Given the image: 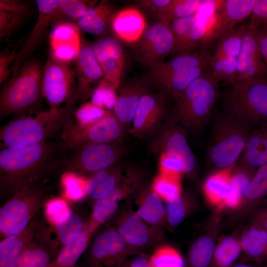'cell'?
<instances>
[{
  "label": "cell",
  "instance_id": "8d00e7d4",
  "mask_svg": "<svg viewBox=\"0 0 267 267\" xmlns=\"http://www.w3.org/2000/svg\"><path fill=\"white\" fill-rule=\"evenodd\" d=\"M256 171L238 165L231 176V189L225 207L236 209L244 201L246 191Z\"/></svg>",
  "mask_w": 267,
  "mask_h": 267
},
{
  "label": "cell",
  "instance_id": "6f0895ef",
  "mask_svg": "<svg viewBox=\"0 0 267 267\" xmlns=\"http://www.w3.org/2000/svg\"><path fill=\"white\" fill-rule=\"evenodd\" d=\"M149 257L141 253L128 258L120 267H151Z\"/></svg>",
  "mask_w": 267,
  "mask_h": 267
},
{
  "label": "cell",
  "instance_id": "c3c4849f",
  "mask_svg": "<svg viewBox=\"0 0 267 267\" xmlns=\"http://www.w3.org/2000/svg\"><path fill=\"white\" fill-rule=\"evenodd\" d=\"M117 89L103 78L98 84L91 96V102L107 110H112L115 103Z\"/></svg>",
  "mask_w": 267,
  "mask_h": 267
},
{
  "label": "cell",
  "instance_id": "94428289",
  "mask_svg": "<svg viewBox=\"0 0 267 267\" xmlns=\"http://www.w3.org/2000/svg\"><path fill=\"white\" fill-rule=\"evenodd\" d=\"M258 40L260 52L266 66L267 76V26L258 31Z\"/></svg>",
  "mask_w": 267,
  "mask_h": 267
},
{
  "label": "cell",
  "instance_id": "9a60e30c",
  "mask_svg": "<svg viewBox=\"0 0 267 267\" xmlns=\"http://www.w3.org/2000/svg\"><path fill=\"white\" fill-rule=\"evenodd\" d=\"M115 229L134 255L156 244L161 239L162 234L160 227L149 224L130 208L119 215Z\"/></svg>",
  "mask_w": 267,
  "mask_h": 267
},
{
  "label": "cell",
  "instance_id": "be15d7a7",
  "mask_svg": "<svg viewBox=\"0 0 267 267\" xmlns=\"http://www.w3.org/2000/svg\"><path fill=\"white\" fill-rule=\"evenodd\" d=\"M231 267H253L252 266L244 263H238L233 265Z\"/></svg>",
  "mask_w": 267,
  "mask_h": 267
},
{
  "label": "cell",
  "instance_id": "ab89813d",
  "mask_svg": "<svg viewBox=\"0 0 267 267\" xmlns=\"http://www.w3.org/2000/svg\"><path fill=\"white\" fill-rule=\"evenodd\" d=\"M247 27V23L241 24L223 36L217 42L215 50L211 55L237 58Z\"/></svg>",
  "mask_w": 267,
  "mask_h": 267
},
{
  "label": "cell",
  "instance_id": "4fadbf2b",
  "mask_svg": "<svg viewBox=\"0 0 267 267\" xmlns=\"http://www.w3.org/2000/svg\"><path fill=\"white\" fill-rule=\"evenodd\" d=\"M151 144L153 153L174 156L182 162L184 174L191 175L197 169V161L187 140V130L169 117Z\"/></svg>",
  "mask_w": 267,
  "mask_h": 267
},
{
  "label": "cell",
  "instance_id": "f6af8a7d",
  "mask_svg": "<svg viewBox=\"0 0 267 267\" xmlns=\"http://www.w3.org/2000/svg\"><path fill=\"white\" fill-rule=\"evenodd\" d=\"M149 258L151 267H184L179 252L169 245L159 246Z\"/></svg>",
  "mask_w": 267,
  "mask_h": 267
},
{
  "label": "cell",
  "instance_id": "5bb4252c",
  "mask_svg": "<svg viewBox=\"0 0 267 267\" xmlns=\"http://www.w3.org/2000/svg\"><path fill=\"white\" fill-rule=\"evenodd\" d=\"M167 97L161 91H146L139 101L129 133L134 137L143 138L156 132L167 114Z\"/></svg>",
  "mask_w": 267,
  "mask_h": 267
},
{
  "label": "cell",
  "instance_id": "9c48e42d",
  "mask_svg": "<svg viewBox=\"0 0 267 267\" xmlns=\"http://www.w3.org/2000/svg\"><path fill=\"white\" fill-rule=\"evenodd\" d=\"M77 84L74 70L68 62L50 54L44 67L42 94L50 109L61 105L74 104L77 100Z\"/></svg>",
  "mask_w": 267,
  "mask_h": 267
},
{
  "label": "cell",
  "instance_id": "7402d4cb",
  "mask_svg": "<svg viewBox=\"0 0 267 267\" xmlns=\"http://www.w3.org/2000/svg\"><path fill=\"white\" fill-rule=\"evenodd\" d=\"M147 26L143 14L134 7L126 8L114 13L110 25L116 38L134 44L139 40Z\"/></svg>",
  "mask_w": 267,
  "mask_h": 267
},
{
  "label": "cell",
  "instance_id": "f907efd6",
  "mask_svg": "<svg viewBox=\"0 0 267 267\" xmlns=\"http://www.w3.org/2000/svg\"><path fill=\"white\" fill-rule=\"evenodd\" d=\"M44 207L45 219L51 226L64 218L71 211L67 202L61 197L46 201Z\"/></svg>",
  "mask_w": 267,
  "mask_h": 267
},
{
  "label": "cell",
  "instance_id": "816d5d0a",
  "mask_svg": "<svg viewBox=\"0 0 267 267\" xmlns=\"http://www.w3.org/2000/svg\"><path fill=\"white\" fill-rule=\"evenodd\" d=\"M27 14L0 9V38L10 36L24 21Z\"/></svg>",
  "mask_w": 267,
  "mask_h": 267
},
{
  "label": "cell",
  "instance_id": "680465c9",
  "mask_svg": "<svg viewBox=\"0 0 267 267\" xmlns=\"http://www.w3.org/2000/svg\"><path fill=\"white\" fill-rule=\"evenodd\" d=\"M171 1V0H138L137 2L143 8L156 16Z\"/></svg>",
  "mask_w": 267,
  "mask_h": 267
},
{
  "label": "cell",
  "instance_id": "83f0119b",
  "mask_svg": "<svg viewBox=\"0 0 267 267\" xmlns=\"http://www.w3.org/2000/svg\"><path fill=\"white\" fill-rule=\"evenodd\" d=\"M208 69L209 65L197 66L156 79L150 82L168 97L176 100L190 84Z\"/></svg>",
  "mask_w": 267,
  "mask_h": 267
},
{
  "label": "cell",
  "instance_id": "30bf717a",
  "mask_svg": "<svg viewBox=\"0 0 267 267\" xmlns=\"http://www.w3.org/2000/svg\"><path fill=\"white\" fill-rule=\"evenodd\" d=\"M66 166V172L91 175L119 163L125 153L121 141L92 144L75 150Z\"/></svg>",
  "mask_w": 267,
  "mask_h": 267
},
{
  "label": "cell",
  "instance_id": "ba28073f",
  "mask_svg": "<svg viewBox=\"0 0 267 267\" xmlns=\"http://www.w3.org/2000/svg\"><path fill=\"white\" fill-rule=\"evenodd\" d=\"M125 129L112 110L89 125H80L71 119L61 130L60 149L76 150L92 144L121 141Z\"/></svg>",
  "mask_w": 267,
  "mask_h": 267
},
{
  "label": "cell",
  "instance_id": "681fc988",
  "mask_svg": "<svg viewBox=\"0 0 267 267\" xmlns=\"http://www.w3.org/2000/svg\"><path fill=\"white\" fill-rule=\"evenodd\" d=\"M92 102H85L73 112L75 121L82 126L94 124L101 119L109 111Z\"/></svg>",
  "mask_w": 267,
  "mask_h": 267
},
{
  "label": "cell",
  "instance_id": "8992f818",
  "mask_svg": "<svg viewBox=\"0 0 267 267\" xmlns=\"http://www.w3.org/2000/svg\"><path fill=\"white\" fill-rule=\"evenodd\" d=\"M44 67L35 60L25 62L2 88L0 117L22 115L33 108L42 94Z\"/></svg>",
  "mask_w": 267,
  "mask_h": 267
},
{
  "label": "cell",
  "instance_id": "3957f363",
  "mask_svg": "<svg viewBox=\"0 0 267 267\" xmlns=\"http://www.w3.org/2000/svg\"><path fill=\"white\" fill-rule=\"evenodd\" d=\"M220 83L209 69L205 71L176 100L170 117L187 131H201L219 96Z\"/></svg>",
  "mask_w": 267,
  "mask_h": 267
},
{
  "label": "cell",
  "instance_id": "7bdbcfd3",
  "mask_svg": "<svg viewBox=\"0 0 267 267\" xmlns=\"http://www.w3.org/2000/svg\"><path fill=\"white\" fill-rule=\"evenodd\" d=\"M151 187L165 203L174 200L182 193L180 177L160 172L154 178Z\"/></svg>",
  "mask_w": 267,
  "mask_h": 267
},
{
  "label": "cell",
  "instance_id": "e575fe53",
  "mask_svg": "<svg viewBox=\"0 0 267 267\" xmlns=\"http://www.w3.org/2000/svg\"><path fill=\"white\" fill-rule=\"evenodd\" d=\"M51 226L53 228L57 242L62 246L75 240L86 227L82 219L72 210L64 218Z\"/></svg>",
  "mask_w": 267,
  "mask_h": 267
},
{
  "label": "cell",
  "instance_id": "11a10c76",
  "mask_svg": "<svg viewBox=\"0 0 267 267\" xmlns=\"http://www.w3.org/2000/svg\"><path fill=\"white\" fill-rule=\"evenodd\" d=\"M250 20L249 28L259 31L267 26V0H255Z\"/></svg>",
  "mask_w": 267,
  "mask_h": 267
},
{
  "label": "cell",
  "instance_id": "ee69618b",
  "mask_svg": "<svg viewBox=\"0 0 267 267\" xmlns=\"http://www.w3.org/2000/svg\"><path fill=\"white\" fill-rule=\"evenodd\" d=\"M267 196V163L258 168L253 175L245 192L244 200L257 204Z\"/></svg>",
  "mask_w": 267,
  "mask_h": 267
},
{
  "label": "cell",
  "instance_id": "6da1fadb",
  "mask_svg": "<svg viewBox=\"0 0 267 267\" xmlns=\"http://www.w3.org/2000/svg\"><path fill=\"white\" fill-rule=\"evenodd\" d=\"M53 148L46 141L0 151V188L10 197L38 182L50 165Z\"/></svg>",
  "mask_w": 267,
  "mask_h": 267
},
{
  "label": "cell",
  "instance_id": "9f6ffc18",
  "mask_svg": "<svg viewBox=\"0 0 267 267\" xmlns=\"http://www.w3.org/2000/svg\"><path fill=\"white\" fill-rule=\"evenodd\" d=\"M18 52H3L0 55V84L1 85L8 78L12 68L11 65L18 57Z\"/></svg>",
  "mask_w": 267,
  "mask_h": 267
},
{
  "label": "cell",
  "instance_id": "b9f144b4",
  "mask_svg": "<svg viewBox=\"0 0 267 267\" xmlns=\"http://www.w3.org/2000/svg\"><path fill=\"white\" fill-rule=\"evenodd\" d=\"M54 258L47 246L32 241L23 251L17 267H47Z\"/></svg>",
  "mask_w": 267,
  "mask_h": 267
},
{
  "label": "cell",
  "instance_id": "d4e9b609",
  "mask_svg": "<svg viewBox=\"0 0 267 267\" xmlns=\"http://www.w3.org/2000/svg\"><path fill=\"white\" fill-rule=\"evenodd\" d=\"M38 224L34 219L21 232L2 238L0 242V267H17L26 247L33 241Z\"/></svg>",
  "mask_w": 267,
  "mask_h": 267
},
{
  "label": "cell",
  "instance_id": "8fae6325",
  "mask_svg": "<svg viewBox=\"0 0 267 267\" xmlns=\"http://www.w3.org/2000/svg\"><path fill=\"white\" fill-rule=\"evenodd\" d=\"M134 255L115 229H108L94 239L79 267H120Z\"/></svg>",
  "mask_w": 267,
  "mask_h": 267
},
{
  "label": "cell",
  "instance_id": "f35d334b",
  "mask_svg": "<svg viewBox=\"0 0 267 267\" xmlns=\"http://www.w3.org/2000/svg\"><path fill=\"white\" fill-rule=\"evenodd\" d=\"M241 249L240 242L236 238L225 237L215 248L211 267H231Z\"/></svg>",
  "mask_w": 267,
  "mask_h": 267
},
{
  "label": "cell",
  "instance_id": "5b68a950",
  "mask_svg": "<svg viewBox=\"0 0 267 267\" xmlns=\"http://www.w3.org/2000/svg\"><path fill=\"white\" fill-rule=\"evenodd\" d=\"M223 108L251 130L267 124V80L230 85L223 95Z\"/></svg>",
  "mask_w": 267,
  "mask_h": 267
},
{
  "label": "cell",
  "instance_id": "484cf974",
  "mask_svg": "<svg viewBox=\"0 0 267 267\" xmlns=\"http://www.w3.org/2000/svg\"><path fill=\"white\" fill-rule=\"evenodd\" d=\"M136 197L134 212L149 224L160 228L167 221L166 207L161 198L151 186L142 187Z\"/></svg>",
  "mask_w": 267,
  "mask_h": 267
},
{
  "label": "cell",
  "instance_id": "4316f807",
  "mask_svg": "<svg viewBox=\"0 0 267 267\" xmlns=\"http://www.w3.org/2000/svg\"><path fill=\"white\" fill-rule=\"evenodd\" d=\"M239 161L253 171L267 163V124L251 131Z\"/></svg>",
  "mask_w": 267,
  "mask_h": 267
},
{
  "label": "cell",
  "instance_id": "44dd1931",
  "mask_svg": "<svg viewBox=\"0 0 267 267\" xmlns=\"http://www.w3.org/2000/svg\"><path fill=\"white\" fill-rule=\"evenodd\" d=\"M36 3L38 11L37 20L29 37L18 51V57L12 69L13 74L23 65L40 42L50 22L58 15L57 0H37Z\"/></svg>",
  "mask_w": 267,
  "mask_h": 267
},
{
  "label": "cell",
  "instance_id": "e0dca14e",
  "mask_svg": "<svg viewBox=\"0 0 267 267\" xmlns=\"http://www.w3.org/2000/svg\"><path fill=\"white\" fill-rule=\"evenodd\" d=\"M74 70L77 84V99L86 100L104 78L101 68L93 54L92 44L84 39L80 41L75 57Z\"/></svg>",
  "mask_w": 267,
  "mask_h": 267
},
{
  "label": "cell",
  "instance_id": "4dcf8cb0",
  "mask_svg": "<svg viewBox=\"0 0 267 267\" xmlns=\"http://www.w3.org/2000/svg\"><path fill=\"white\" fill-rule=\"evenodd\" d=\"M232 168L217 171L210 176L204 184L203 191L207 199L218 208L225 207L230 194Z\"/></svg>",
  "mask_w": 267,
  "mask_h": 267
},
{
  "label": "cell",
  "instance_id": "52a82bcc",
  "mask_svg": "<svg viewBox=\"0 0 267 267\" xmlns=\"http://www.w3.org/2000/svg\"><path fill=\"white\" fill-rule=\"evenodd\" d=\"M44 188L38 182L24 187L0 209V238L23 231L46 202Z\"/></svg>",
  "mask_w": 267,
  "mask_h": 267
},
{
  "label": "cell",
  "instance_id": "f546056e",
  "mask_svg": "<svg viewBox=\"0 0 267 267\" xmlns=\"http://www.w3.org/2000/svg\"><path fill=\"white\" fill-rule=\"evenodd\" d=\"M124 174L118 163L91 175L87 186V195L95 201L106 196L119 184Z\"/></svg>",
  "mask_w": 267,
  "mask_h": 267
},
{
  "label": "cell",
  "instance_id": "7a4b0ae2",
  "mask_svg": "<svg viewBox=\"0 0 267 267\" xmlns=\"http://www.w3.org/2000/svg\"><path fill=\"white\" fill-rule=\"evenodd\" d=\"M74 104L38 112L34 117L21 116L2 127L1 148H19L45 142L71 119Z\"/></svg>",
  "mask_w": 267,
  "mask_h": 267
},
{
  "label": "cell",
  "instance_id": "bcb514c9",
  "mask_svg": "<svg viewBox=\"0 0 267 267\" xmlns=\"http://www.w3.org/2000/svg\"><path fill=\"white\" fill-rule=\"evenodd\" d=\"M191 196L188 193L181 194L173 200L166 202L167 221L172 226L179 224L189 211Z\"/></svg>",
  "mask_w": 267,
  "mask_h": 267
},
{
  "label": "cell",
  "instance_id": "60d3db41",
  "mask_svg": "<svg viewBox=\"0 0 267 267\" xmlns=\"http://www.w3.org/2000/svg\"><path fill=\"white\" fill-rule=\"evenodd\" d=\"M209 70L213 77L220 83L231 85L236 81V58L211 55Z\"/></svg>",
  "mask_w": 267,
  "mask_h": 267
},
{
  "label": "cell",
  "instance_id": "74e56055",
  "mask_svg": "<svg viewBox=\"0 0 267 267\" xmlns=\"http://www.w3.org/2000/svg\"><path fill=\"white\" fill-rule=\"evenodd\" d=\"M214 241L203 236L191 246L187 257L188 267H211L215 250Z\"/></svg>",
  "mask_w": 267,
  "mask_h": 267
},
{
  "label": "cell",
  "instance_id": "7dc6e473",
  "mask_svg": "<svg viewBox=\"0 0 267 267\" xmlns=\"http://www.w3.org/2000/svg\"><path fill=\"white\" fill-rule=\"evenodd\" d=\"M61 180L65 195L68 198L79 201L87 195L86 189L89 179L76 173L66 171L62 176Z\"/></svg>",
  "mask_w": 267,
  "mask_h": 267
},
{
  "label": "cell",
  "instance_id": "ffe728a7",
  "mask_svg": "<svg viewBox=\"0 0 267 267\" xmlns=\"http://www.w3.org/2000/svg\"><path fill=\"white\" fill-rule=\"evenodd\" d=\"M175 38L172 54H190L202 45L208 30L196 14L175 20L170 23Z\"/></svg>",
  "mask_w": 267,
  "mask_h": 267
},
{
  "label": "cell",
  "instance_id": "836d02e7",
  "mask_svg": "<svg viewBox=\"0 0 267 267\" xmlns=\"http://www.w3.org/2000/svg\"><path fill=\"white\" fill-rule=\"evenodd\" d=\"M143 171L136 166L128 167L119 184L108 196L117 203L127 197L137 193L142 187Z\"/></svg>",
  "mask_w": 267,
  "mask_h": 267
},
{
  "label": "cell",
  "instance_id": "ac0fdd59",
  "mask_svg": "<svg viewBox=\"0 0 267 267\" xmlns=\"http://www.w3.org/2000/svg\"><path fill=\"white\" fill-rule=\"evenodd\" d=\"M258 33V31L249 28L247 24L236 58V82L267 80L266 66L259 48Z\"/></svg>",
  "mask_w": 267,
  "mask_h": 267
},
{
  "label": "cell",
  "instance_id": "91938a15",
  "mask_svg": "<svg viewBox=\"0 0 267 267\" xmlns=\"http://www.w3.org/2000/svg\"><path fill=\"white\" fill-rule=\"evenodd\" d=\"M0 9L26 14L28 12L27 5L17 0H0Z\"/></svg>",
  "mask_w": 267,
  "mask_h": 267
},
{
  "label": "cell",
  "instance_id": "6125c7cd",
  "mask_svg": "<svg viewBox=\"0 0 267 267\" xmlns=\"http://www.w3.org/2000/svg\"><path fill=\"white\" fill-rule=\"evenodd\" d=\"M255 224L260 226L267 230V207L260 212Z\"/></svg>",
  "mask_w": 267,
  "mask_h": 267
},
{
  "label": "cell",
  "instance_id": "f5cc1de1",
  "mask_svg": "<svg viewBox=\"0 0 267 267\" xmlns=\"http://www.w3.org/2000/svg\"><path fill=\"white\" fill-rule=\"evenodd\" d=\"M58 15H61L76 21L91 6L88 2L81 0H57Z\"/></svg>",
  "mask_w": 267,
  "mask_h": 267
},
{
  "label": "cell",
  "instance_id": "f1b7e54d",
  "mask_svg": "<svg viewBox=\"0 0 267 267\" xmlns=\"http://www.w3.org/2000/svg\"><path fill=\"white\" fill-rule=\"evenodd\" d=\"M114 14L109 2L102 0L96 6L89 7L76 22L82 31L94 35H101L110 26Z\"/></svg>",
  "mask_w": 267,
  "mask_h": 267
},
{
  "label": "cell",
  "instance_id": "db71d44e",
  "mask_svg": "<svg viewBox=\"0 0 267 267\" xmlns=\"http://www.w3.org/2000/svg\"><path fill=\"white\" fill-rule=\"evenodd\" d=\"M159 169L160 173L180 178L184 174L183 166L180 160L166 153L160 154Z\"/></svg>",
  "mask_w": 267,
  "mask_h": 267
},
{
  "label": "cell",
  "instance_id": "1f68e13d",
  "mask_svg": "<svg viewBox=\"0 0 267 267\" xmlns=\"http://www.w3.org/2000/svg\"><path fill=\"white\" fill-rule=\"evenodd\" d=\"M93 233L86 226L75 240L61 248L47 267H77L78 263L85 253Z\"/></svg>",
  "mask_w": 267,
  "mask_h": 267
},
{
  "label": "cell",
  "instance_id": "603a6c76",
  "mask_svg": "<svg viewBox=\"0 0 267 267\" xmlns=\"http://www.w3.org/2000/svg\"><path fill=\"white\" fill-rule=\"evenodd\" d=\"M147 81L134 79L119 89L112 111L125 128L132 122L141 97L149 90Z\"/></svg>",
  "mask_w": 267,
  "mask_h": 267
},
{
  "label": "cell",
  "instance_id": "d6a6232c",
  "mask_svg": "<svg viewBox=\"0 0 267 267\" xmlns=\"http://www.w3.org/2000/svg\"><path fill=\"white\" fill-rule=\"evenodd\" d=\"M242 249L250 258L259 261L267 256V230L255 224L245 230L240 240Z\"/></svg>",
  "mask_w": 267,
  "mask_h": 267
},
{
  "label": "cell",
  "instance_id": "2e32d148",
  "mask_svg": "<svg viewBox=\"0 0 267 267\" xmlns=\"http://www.w3.org/2000/svg\"><path fill=\"white\" fill-rule=\"evenodd\" d=\"M255 0H218V13L202 46H210L251 15Z\"/></svg>",
  "mask_w": 267,
  "mask_h": 267
},
{
  "label": "cell",
  "instance_id": "d590c367",
  "mask_svg": "<svg viewBox=\"0 0 267 267\" xmlns=\"http://www.w3.org/2000/svg\"><path fill=\"white\" fill-rule=\"evenodd\" d=\"M203 0H171L156 17L159 21L170 24L178 19L195 15Z\"/></svg>",
  "mask_w": 267,
  "mask_h": 267
},
{
  "label": "cell",
  "instance_id": "277c9868",
  "mask_svg": "<svg viewBox=\"0 0 267 267\" xmlns=\"http://www.w3.org/2000/svg\"><path fill=\"white\" fill-rule=\"evenodd\" d=\"M251 130L225 112L217 114L207 151V160L221 171L233 167L244 150Z\"/></svg>",
  "mask_w": 267,
  "mask_h": 267
},
{
  "label": "cell",
  "instance_id": "7c38bea8",
  "mask_svg": "<svg viewBox=\"0 0 267 267\" xmlns=\"http://www.w3.org/2000/svg\"><path fill=\"white\" fill-rule=\"evenodd\" d=\"M138 61L149 69L162 62L172 54L175 38L170 24L159 21L148 25L139 40L134 44Z\"/></svg>",
  "mask_w": 267,
  "mask_h": 267
},
{
  "label": "cell",
  "instance_id": "cb8c5ba5",
  "mask_svg": "<svg viewBox=\"0 0 267 267\" xmlns=\"http://www.w3.org/2000/svg\"><path fill=\"white\" fill-rule=\"evenodd\" d=\"M209 47L202 46L199 50L190 54L177 55L169 61L154 65L149 69L147 81L193 67L209 65L211 55Z\"/></svg>",
  "mask_w": 267,
  "mask_h": 267
},
{
  "label": "cell",
  "instance_id": "d6986e66",
  "mask_svg": "<svg viewBox=\"0 0 267 267\" xmlns=\"http://www.w3.org/2000/svg\"><path fill=\"white\" fill-rule=\"evenodd\" d=\"M92 49L104 78L117 90L120 86L125 61L120 41L115 37L105 36L95 42Z\"/></svg>",
  "mask_w": 267,
  "mask_h": 267
}]
</instances>
